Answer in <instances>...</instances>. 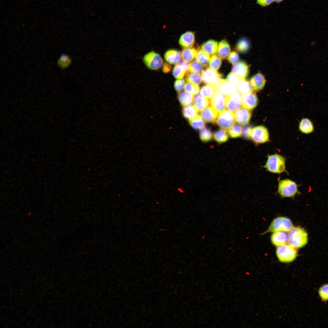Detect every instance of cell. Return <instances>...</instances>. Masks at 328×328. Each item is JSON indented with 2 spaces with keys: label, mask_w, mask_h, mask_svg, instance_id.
I'll return each instance as SVG.
<instances>
[{
  "label": "cell",
  "mask_w": 328,
  "mask_h": 328,
  "mask_svg": "<svg viewBox=\"0 0 328 328\" xmlns=\"http://www.w3.org/2000/svg\"><path fill=\"white\" fill-rule=\"evenodd\" d=\"M194 104L198 111H201L206 108L210 104L208 99L198 94L194 98Z\"/></svg>",
  "instance_id": "24"
},
{
  "label": "cell",
  "mask_w": 328,
  "mask_h": 328,
  "mask_svg": "<svg viewBox=\"0 0 328 328\" xmlns=\"http://www.w3.org/2000/svg\"><path fill=\"white\" fill-rule=\"evenodd\" d=\"M288 235L289 244L297 248L304 247L307 243V233L300 227H293Z\"/></svg>",
  "instance_id": "2"
},
{
  "label": "cell",
  "mask_w": 328,
  "mask_h": 328,
  "mask_svg": "<svg viewBox=\"0 0 328 328\" xmlns=\"http://www.w3.org/2000/svg\"><path fill=\"white\" fill-rule=\"evenodd\" d=\"M234 114L233 112L224 110L219 114L215 122L219 127L225 130H228L234 123Z\"/></svg>",
  "instance_id": "7"
},
{
  "label": "cell",
  "mask_w": 328,
  "mask_h": 328,
  "mask_svg": "<svg viewBox=\"0 0 328 328\" xmlns=\"http://www.w3.org/2000/svg\"><path fill=\"white\" fill-rule=\"evenodd\" d=\"M272 244L278 247L286 244L288 242V235L285 232L279 231L273 232L271 236Z\"/></svg>",
  "instance_id": "16"
},
{
  "label": "cell",
  "mask_w": 328,
  "mask_h": 328,
  "mask_svg": "<svg viewBox=\"0 0 328 328\" xmlns=\"http://www.w3.org/2000/svg\"><path fill=\"white\" fill-rule=\"evenodd\" d=\"M285 158L278 154L268 155L264 167L267 171L273 173L280 174L287 172L285 167Z\"/></svg>",
  "instance_id": "1"
},
{
  "label": "cell",
  "mask_w": 328,
  "mask_h": 328,
  "mask_svg": "<svg viewBox=\"0 0 328 328\" xmlns=\"http://www.w3.org/2000/svg\"><path fill=\"white\" fill-rule=\"evenodd\" d=\"M210 55L203 50L201 48H199L196 56V60L202 64L204 67H208V63L210 60Z\"/></svg>",
  "instance_id": "30"
},
{
  "label": "cell",
  "mask_w": 328,
  "mask_h": 328,
  "mask_svg": "<svg viewBox=\"0 0 328 328\" xmlns=\"http://www.w3.org/2000/svg\"><path fill=\"white\" fill-rule=\"evenodd\" d=\"M242 129L241 125L237 124H234L228 130V132L231 138H236L241 136Z\"/></svg>",
  "instance_id": "36"
},
{
  "label": "cell",
  "mask_w": 328,
  "mask_h": 328,
  "mask_svg": "<svg viewBox=\"0 0 328 328\" xmlns=\"http://www.w3.org/2000/svg\"><path fill=\"white\" fill-rule=\"evenodd\" d=\"M180 52L174 49H170L165 53L164 57L166 61L171 64H178L181 60Z\"/></svg>",
  "instance_id": "18"
},
{
  "label": "cell",
  "mask_w": 328,
  "mask_h": 328,
  "mask_svg": "<svg viewBox=\"0 0 328 328\" xmlns=\"http://www.w3.org/2000/svg\"><path fill=\"white\" fill-rule=\"evenodd\" d=\"M178 97L180 104L183 106L191 104L193 100L192 94L185 91L179 92Z\"/></svg>",
  "instance_id": "31"
},
{
  "label": "cell",
  "mask_w": 328,
  "mask_h": 328,
  "mask_svg": "<svg viewBox=\"0 0 328 328\" xmlns=\"http://www.w3.org/2000/svg\"><path fill=\"white\" fill-rule=\"evenodd\" d=\"M299 185L294 181L290 179L279 180L278 192L282 198L294 197L301 193L299 191Z\"/></svg>",
  "instance_id": "3"
},
{
  "label": "cell",
  "mask_w": 328,
  "mask_h": 328,
  "mask_svg": "<svg viewBox=\"0 0 328 328\" xmlns=\"http://www.w3.org/2000/svg\"><path fill=\"white\" fill-rule=\"evenodd\" d=\"M276 255L278 260L283 263H289L295 260L298 255L297 248L289 244L277 247Z\"/></svg>",
  "instance_id": "4"
},
{
  "label": "cell",
  "mask_w": 328,
  "mask_h": 328,
  "mask_svg": "<svg viewBox=\"0 0 328 328\" xmlns=\"http://www.w3.org/2000/svg\"><path fill=\"white\" fill-rule=\"evenodd\" d=\"M185 81L184 79H178L174 83V87L176 91L178 92H181L185 87Z\"/></svg>",
  "instance_id": "44"
},
{
  "label": "cell",
  "mask_w": 328,
  "mask_h": 328,
  "mask_svg": "<svg viewBox=\"0 0 328 328\" xmlns=\"http://www.w3.org/2000/svg\"><path fill=\"white\" fill-rule=\"evenodd\" d=\"M231 52L230 46L226 40L224 39L219 43L217 54L221 59L224 60L229 55Z\"/></svg>",
  "instance_id": "22"
},
{
  "label": "cell",
  "mask_w": 328,
  "mask_h": 328,
  "mask_svg": "<svg viewBox=\"0 0 328 328\" xmlns=\"http://www.w3.org/2000/svg\"><path fill=\"white\" fill-rule=\"evenodd\" d=\"M250 82L253 90L258 91L263 88L265 84L266 80L262 74L258 73L251 77Z\"/></svg>",
  "instance_id": "20"
},
{
  "label": "cell",
  "mask_w": 328,
  "mask_h": 328,
  "mask_svg": "<svg viewBox=\"0 0 328 328\" xmlns=\"http://www.w3.org/2000/svg\"><path fill=\"white\" fill-rule=\"evenodd\" d=\"M197 51L194 48H184L181 53L183 60L187 63L191 62L196 57Z\"/></svg>",
  "instance_id": "26"
},
{
  "label": "cell",
  "mask_w": 328,
  "mask_h": 328,
  "mask_svg": "<svg viewBox=\"0 0 328 328\" xmlns=\"http://www.w3.org/2000/svg\"><path fill=\"white\" fill-rule=\"evenodd\" d=\"M218 90L226 96L233 94L238 91L236 87L231 84L226 79H221Z\"/></svg>",
  "instance_id": "17"
},
{
  "label": "cell",
  "mask_w": 328,
  "mask_h": 328,
  "mask_svg": "<svg viewBox=\"0 0 328 328\" xmlns=\"http://www.w3.org/2000/svg\"><path fill=\"white\" fill-rule=\"evenodd\" d=\"M231 72L241 80H245L249 74V67L244 62L240 61L233 65Z\"/></svg>",
  "instance_id": "13"
},
{
  "label": "cell",
  "mask_w": 328,
  "mask_h": 328,
  "mask_svg": "<svg viewBox=\"0 0 328 328\" xmlns=\"http://www.w3.org/2000/svg\"><path fill=\"white\" fill-rule=\"evenodd\" d=\"M195 32L193 31L186 32L180 36L179 44L184 48H192L195 42Z\"/></svg>",
  "instance_id": "15"
},
{
  "label": "cell",
  "mask_w": 328,
  "mask_h": 328,
  "mask_svg": "<svg viewBox=\"0 0 328 328\" xmlns=\"http://www.w3.org/2000/svg\"><path fill=\"white\" fill-rule=\"evenodd\" d=\"M319 297L323 302H326L328 301V284L322 286L318 290Z\"/></svg>",
  "instance_id": "42"
},
{
  "label": "cell",
  "mask_w": 328,
  "mask_h": 328,
  "mask_svg": "<svg viewBox=\"0 0 328 328\" xmlns=\"http://www.w3.org/2000/svg\"><path fill=\"white\" fill-rule=\"evenodd\" d=\"M227 80L231 84L236 87L241 79L237 75L231 72L227 75Z\"/></svg>",
  "instance_id": "43"
},
{
  "label": "cell",
  "mask_w": 328,
  "mask_h": 328,
  "mask_svg": "<svg viewBox=\"0 0 328 328\" xmlns=\"http://www.w3.org/2000/svg\"><path fill=\"white\" fill-rule=\"evenodd\" d=\"M218 43L210 39L203 43L201 46V49L210 55H214L217 51Z\"/></svg>",
  "instance_id": "23"
},
{
  "label": "cell",
  "mask_w": 328,
  "mask_h": 328,
  "mask_svg": "<svg viewBox=\"0 0 328 328\" xmlns=\"http://www.w3.org/2000/svg\"><path fill=\"white\" fill-rule=\"evenodd\" d=\"M250 47V43L248 40L246 38L242 37L237 42L235 50L240 53H244L247 52Z\"/></svg>",
  "instance_id": "29"
},
{
  "label": "cell",
  "mask_w": 328,
  "mask_h": 328,
  "mask_svg": "<svg viewBox=\"0 0 328 328\" xmlns=\"http://www.w3.org/2000/svg\"><path fill=\"white\" fill-rule=\"evenodd\" d=\"M143 61L146 66L152 70H157L163 64V60L158 53L152 51L145 54L143 57Z\"/></svg>",
  "instance_id": "8"
},
{
  "label": "cell",
  "mask_w": 328,
  "mask_h": 328,
  "mask_svg": "<svg viewBox=\"0 0 328 328\" xmlns=\"http://www.w3.org/2000/svg\"><path fill=\"white\" fill-rule=\"evenodd\" d=\"M200 115L206 122L213 123L215 122L218 113L212 107L208 106L200 112Z\"/></svg>",
  "instance_id": "21"
},
{
  "label": "cell",
  "mask_w": 328,
  "mask_h": 328,
  "mask_svg": "<svg viewBox=\"0 0 328 328\" xmlns=\"http://www.w3.org/2000/svg\"><path fill=\"white\" fill-rule=\"evenodd\" d=\"M184 91L192 95H195L199 92L200 87L197 84L187 82L185 85Z\"/></svg>",
  "instance_id": "41"
},
{
  "label": "cell",
  "mask_w": 328,
  "mask_h": 328,
  "mask_svg": "<svg viewBox=\"0 0 328 328\" xmlns=\"http://www.w3.org/2000/svg\"><path fill=\"white\" fill-rule=\"evenodd\" d=\"M213 138L214 140L219 144L227 141L228 139V135L226 130L220 129L214 132Z\"/></svg>",
  "instance_id": "34"
},
{
  "label": "cell",
  "mask_w": 328,
  "mask_h": 328,
  "mask_svg": "<svg viewBox=\"0 0 328 328\" xmlns=\"http://www.w3.org/2000/svg\"><path fill=\"white\" fill-rule=\"evenodd\" d=\"M283 0H274V1L276 3H279L282 2Z\"/></svg>",
  "instance_id": "49"
},
{
  "label": "cell",
  "mask_w": 328,
  "mask_h": 328,
  "mask_svg": "<svg viewBox=\"0 0 328 328\" xmlns=\"http://www.w3.org/2000/svg\"><path fill=\"white\" fill-rule=\"evenodd\" d=\"M189 72L188 69L180 62L174 67L173 70V75L175 78L181 79Z\"/></svg>",
  "instance_id": "25"
},
{
  "label": "cell",
  "mask_w": 328,
  "mask_h": 328,
  "mask_svg": "<svg viewBox=\"0 0 328 328\" xmlns=\"http://www.w3.org/2000/svg\"><path fill=\"white\" fill-rule=\"evenodd\" d=\"M182 111L183 116L187 119L192 118L198 115V110L192 104L183 106Z\"/></svg>",
  "instance_id": "28"
},
{
  "label": "cell",
  "mask_w": 328,
  "mask_h": 328,
  "mask_svg": "<svg viewBox=\"0 0 328 328\" xmlns=\"http://www.w3.org/2000/svg\"><path fill=\"white\" fill-rule=\"evenodd\" d=\"M171 68L172 67L170 64L165 63L163 64L162 71L164 73H168L170 71Z\"/></svg>",
  "instance_id": "48"
},
{
  "label": "cell",
  "mask_w": 328,
  "mask_h": 328,
  "mask_svg": "<svg viewBox=\"0 0 328 328\" xmlns=\"http://www.w3.org/2000/svg\"><path fill=\"white\" fill-rule=\"evenodd\" d=\"M293 227L289 219L286 217H279L272 220L268 230L264 233L279 231L289 232Z\"/></svg>",
  "instance_id": "5"
},
{
  "label": "cell",
  "mask_w": 328,
  "mask_h": 328,
  "mask_svg": "<svg viewBox=\"0 0 328 328\" xmlns=\"http://www.w3.org/2000/svg\"><path fill=\"white\" fill-rule=\"evenodd\" d=\"M221 64V58L217 55H214L210 59L209 62V68L213 70L217 71L220 67Z\"/></svg>",
  "instance_id": "37"
},
{
  "label": "cell",
  "mask_w": 328,
  "mask_h": 328,
  "mask_svg": "<svg viewBox=\"0 0 328 328\" xmlns=\"http://www.w3.org/2000/svg\"><path fill=\"white\" fill-rule=\"evenodd\" d=\"M236 87L242 94L252 92L253 90L250 82L245 80L241 79Z\"/></svg>",
  "instance_id": "27"
},
{
  "label": "cell",
  "mask_w": 328,
  "mask_h": 328,
  "mask_svg": "<svg viewBox=\"0 0 328 328\" xmlns=\"http://www.w3.org/2000/svg\"><path fill=\"white\" fill-rule=\"evenodd\" d=\"M299 129L302 133L306 135L313 133L315 130L313 122L308 118H303L299 123Z\"/></svg>",
  "instance_id": "19"
},
{
  "label": "cell",
  "mask_w": 328,
  "mask_h": 328,
  "mask_svg": "<svg viewBox=\"0 0 328 328\" xmlns=\"http://www.w3.org/2000/svg\"><path fill=\"white\" fill-rule=\"evenodd\" d=\"M212 137V133L210 129L209 128H204L200 132V138L203 142H206L211 141Z\"/></svg>",
  "instance_id": "40"
},
{
  "label": "cell",
  "mask_w": 328,
  "mask_h": 328,
  "mask_svg": "<svg viewBox=\"0 0 328 328\" xmlns=\"http://www.w3.org/2000/svg\"><path fill=\"white\" fill-rule=\"evenodd\" d=\"M202 81L204 84L210 85L216 90H218L222 75L211 69L208 67L203 70L201 73Z\"/></svg>",
  "instance_id": "6"
},
{
  "label": "cell",
  "mask_w": 328,
  "mask_h": 328,
  "mask_svg": "<svg viewBox=\"0 0 328 328\" xmlns=\"http://www.w3.org/2000/svg\"><path fill=\"white\" fill-rule=\"evenodd\" d=\"M274 2V0H257L256 3L262 7H265L270 5Z\"/></svg>",
  "instance_id": "47"
},
{
  "label": "cell",
  "mask_w": 328,
  "mask_h": 328,
  "mask_svg": "<svg viewBox=\"0 0 328 328\" xmlns=\"http://www.w3.org/2000/svg\"><path fill=\"white\" fill-rule=\"evenodd\" d=\"M217 90L212 86L207 84L202 87L200 93L202 96L207 98L211 99L214 96Z\"/></svg>",
  "instance_id": "35"
},
{
  "label": "cell",
  "mask_w": 328,
  "mask_h": 328,
  "mask_svg": "<svg viewBox=\"0 0 328 328\" xmlns=\"http://www.w3.org/2000/svg\"><path fill=\"white\" fill-rule=\"evenodd\" d=\"M241 97L242 105L243 108L251 110L257 106L258 103L257 97L252 92L242 94Z\"/></svg>",
  "instance_id": "12"
},
{
  "label": "cell",
  "mask_w": 328,
  "mask_h": 328,
  "mask_svg": "<svg viewBox=\"0 0 328 328\" xmlns=\"http://www.w3.org/2000/svg\"><path fill=\"white\" fill-rule=\"evenodd\" d=\"M210 104L218 114L225 109V97L218 90H217L213 97L210 99Z\"/></svg>",
  "instance_id": "11"
},
{
  "label": "cell",
  "mask_w": 328,
  "mask_h": 328,
  "mask_svg": "<svg viewBox=\"0 0 328 328\" xmlns=\"http://www.w3.org/2000/svg\"><path fill=\"white\" fill-rule=\"evenodd\" d=\"M235 121L238 124L245 125L249 121L251 116V113L249 110L244 108H239L234 114Z\"/></svg>",
  "instance_id": "14"
},
{
  "label": "cell",
  "mask_w": 328,
  "mask_h": 328,
  "mask_svg": "<svg viewBox=\"0 0 328 328\" xmlns=\"http://www.w3.org/2000/svg\"><path fill=\"white\" fill-rule=\"evenodd\" d=\"M189 121L190 125L196 130L201 129L205 126L204 121L201 116L199 115L189 119Z\"/></svg>",
  "instance_id": "32"
},
{
  "label": "cell",
  "mask_w": 328,
  "mask_h": 328,
  "mask_svg": "<svg viewBox=\"0 0 328 328\" xmlns=\"http://www.w3.org/2000/svg\"><path fill=\"white\" fill-rule=\"evenodd\" d=\"M203 66L202 64L197 61L193 60L189 64V72L195 73H201L203 70Z\"/></svg>",
  "instance_id": "38"
},
{
  "label": "cell",
  "mask_w": 328,
  "mask_h": 328,
  "mask_svg": "<svg viewBox=\"0 0 328 328\" xmlns=\"http://www.w3.org/2000/svg\"><path fill=\"white\" fill-rule=\"evenodd\" d=\"M251 126L246 125L242 129V135L243 137L247 139H249L251 138V134L252 130Z\"/></svg>",
  "instance_id": "46"
},
{
  "label": "cell",
  "mask_w": 328,
  "mask_h": 328,
  "mask_svg": "<svg viewBox=\"0 0 328 328\" xmlns=\"http://www.w3.org/2000/svg\"><path fill=\"white\" fill-rule=\"evenodd\" d=\"M225 104L226 109L232 112L236 111L242 105L241 94L238 91L225 97Z\"/></svg>",
  "instance_id": "10"
},
{
  "label": "cell",
  "mask_w": 328,
  "mask_h": 328,
  "mask_svg": "<svg viewBox=\"0 0 328 328\" xmlns=\"http://www.w3.org/2000/svg\"><path fill=\"white\" fill-rule=\"evenodd\" d=\"M72 62L71 58L69 56L66 54H63L58 59L57 64L60 68L64 69L69 67Z\"/></svg>",
  "instance_id": "33"
},
{
  "label": "cell",
  "mask_w": 328,
  "mask_h": 328,
  "mask_svg": "<svg viewBox=\"0 0 328 328\" xmlns=\"http://www.w3.org/2000/svg\"><path fill=\"white\" fill-rule=\"evenodd\" d=\"M251 138L257 144L263 143L269 140V134L266 127L262 125L257 126L252 129Z\"/></svg>",
  "instance_id": "9"
},
{
  "label": "cell",
  "mask_w": 328,
  "mask_h": 328,
  "mask_svg": "<svg viewBox=\"0 0 328 328\" xmlns=\"http://www.w3.org/2000/svg\"><path fill=\"white\" fill-rule=\"evenodd\" d=\"M227 59L229 63L234 65L238 62L239 55L236 52L233 51L229 54Z\"/></svg>",
  "instance_id": "45"
},
{
  "label": "cell",
  "mask_w": 328,
  "mask_h": 328,
  "mask_svg": "<svg viewBox=\"0 0 328 328\" xmlns=\"http://www.w3.org/2000/svg\"><path fill=\"white\" fill-rule=\"evenodd\" d=\"M186 80L187 82L198 85L201 83L202 79L201 74L188 73L186 74Z\"/></svg>",
  "instance_id": "39"
}]
</instances>
